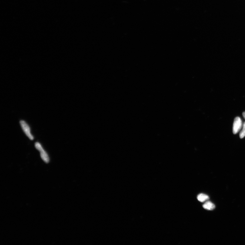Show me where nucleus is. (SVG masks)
I'll list each match as a JSON object with an SVG mask.
<instances>
[{
    "instance_id": "1",
    "label": "nucleus",
    "mask_w": 245,
    "mask_h": 245,
    "mask_svg": "<svg viewBox=\"0 0 245 245\" xmlns=\"http://www.w3.org/2000/svg\"><path fill=\"white\" fill-rule=\"evenodd\" d=\"M35 148L40 152L41 158L45 163H48L49 161V158L48 154L45 151L41 144L38 142H37L35 144Z\"/></svg>"
},
{
    "instance_id": "2",
    "label": "nucleus",
    "mask_w": 245,
    "mask_h": 245,
    "mask_svg": "<svg viewBox=\"0 0 245 245\" xmlns=\"http://www.w3.org/2000/svg\"><path fill=\"white\" fill-rule=\"evenodd\" d=\"M20 124L24 132L30 140H33L34 137L31 132L30 127L24 120H21L20 121Z\"/></svg>"
},
{
    "instance_id": "3",
    "label": "nucleus",
    "mask_w": 245,
    "mask_h": 245,
    "mask_svg": "<svg viewBox=\"0 0 245 245\" xmlns=\"http://www.w3.org/2000/svg\"><path fill=\"white\" fill-rule=\"evenodd\" d=\"M242 126V123L240 118L236 117L234 120L233 126V133L234 134H237L240 131Z\"/></svg>"
},
{
    "instance_id": "4",
    "label": "nucleus",
    "mask_w": 245,
    "mask_h": 245,
    "mask_svg": "<svg viewBox=\"0 0 245 245\" xmlns=\"http://www.w3.org/2000/svg\"><path fill=\"white\" fill-rule=\"evenodd\" d=\"M203 207L208 210H213L215 208V205L210 201H207L203 205Z\"/></svg>"
},
{
    "instance_id": "5",
    "label": "nucleus",
    "mask_w": 245,
    "mask_h": 245,
    "mask_svg": "<svg viewBox=\"0 0 245 245\" xmlns=\"http://www.w3.org/2000/svg\"><path fill=\"white\" fill-rule=\"evenodd\" d=\"M209 198V197L208 195L203 193L200 194L197 197L198 200L201 202H204L208 200Z\"/></svg>"
},
{
    "instance_id": "6",
    "label": "nucleus",
    "mask_w": 245,
    "mask_h": 245,
    "mask_svg": "<svg viewBox=\"0 0 245 245\" xmlns=\"http://www.w3.org/2000/svg\"><path fill=\"white\" fill-rule=\"evenodd\" d=\"M239 136L241 139H242L245 136V122L243 124V129L240 132Z\"/></svg>"
},
{
    "instance_id": "7",
    "label": "nucleus",
    "mask_w": 245,
    "mask_h": 245,
    "mask_svg": "<svg viewBox=\"0 0 245 245\" xmlns=\"http://www.w3.org/2000/svg\"><path fill=\"white\" fill-rule=\"evenodd\" d=\"M243 116H244V119H245V112H243Z\"/></svg>"
}]
</instances>
